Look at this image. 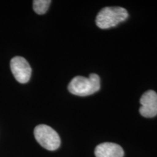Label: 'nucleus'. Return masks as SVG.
Segmentation results:
<instances>
[{
  "mask_svg": "<svg viewBox=\"0 0 157 157\" xmlns=\"http://www.w3.org/2000/svg\"><path fill=\"white\" fill-rule=\"evenodd\" d=\"M101 88V78L96 74H90L89 78L76 76L68 86V90L73 95L85 97L97 93Z\"/></svg>",
  "mask_w": 157,
  "mask_h": 157,
  "instance_id": "f257e3e1",
  "label": "nucleus"
},
{
  "mask_svg": "<svg viewBox=\"0 0 157 157\" xmlns=\"http://www.w3.org/2000/svg\"><path fill=\"white\" fill-rule=\"evenodd\" d=\"M128 16V13L123 7H106L98 13L95 23L100 29H108L126 21Z\"/></svg>",
  "mask_w": 157,
  "mask_h": 157,
  "instance_id": "f03ea898",
  "label": "nucleus"
},
{
  "mask_svg": "<svg viewBox=\"0 0 157 157\" xmlns=\"http://www.w3.org/2000/svg\"><path fill=\"white\" fill-rule=\"evenodd\" d=\"M35 139L43 148L49 151H55L60 146V138L56 131L46 124H39L35 127Z\"/></svg>",
  "mask_w": 157,
  "mask_h": 157,
  "instance_id": "7ed1b4c3",
  "label": "nucleus"
},
{
  "mask_svg": "<svg viewBox=\"0 0 157 157\" xmlns=\"http://www.w3.org/2000/svg\"><path fill=\"white\" fill-rule=\"evenodd\" d=\"M10 69L15 79L19 83L25 84L30 79L31 68L28 61L23 57L16 56L12 59Z\"/></svg>",
  "mask_w": 157,
  "mask_h": 157,
  "instance_id": "20e7f679",
  "label": "nucleus"
},
{
  "mask_svg": "<svg viewBox=\"0 0 157 157\" xmlns=\"http://www.w3.org/2000/svg\"><path fill=\"white\" fill-rule=\"evenodd\" d=\"M141 106L139 109L141 116L146 118H153L157 115V93L154 90H148L141 96Z\"/></svg>",
  "mask_w": 157,
  "mask_h": 157,
  "instance_id": "39448f33",
  "label": "nucleus"
},
{
  "mask_svg": "<svg viewBox=\"0 0 157 157\" xmlns=\"http://www.w3.org/2000/svg\"><path fill=\"white\" fill-rule=\"evenodd\" d=\"M124 150L119 145L114 143H103L96 146V157H123Z\"/></svg>",
  "mask_w": 157,
  "mask_h": 157,
  "instance_id": "423d86ee",
  "label": "nucleus"
},
{
  "mask_svg": "<svg viewBox=\"0 0 157 157\" xmlns=\"http://www.w3.org/2000/svg\"><path fill=\"white\" fill-rule=\"evenodd\" d=\"M50 3V0H34L33 2V9L37 14L43 15L48 11Z\"/></svg>",
  "mask_w": 157,
  "mask_h": 157,
  "instance_id": "0eeeda50",
  "label": "nucleus"
}]
</instances>
